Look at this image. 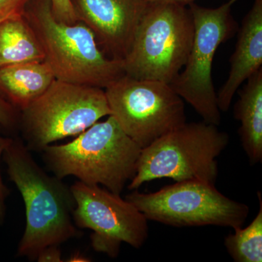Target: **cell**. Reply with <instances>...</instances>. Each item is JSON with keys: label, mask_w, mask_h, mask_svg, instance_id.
Returning a JSON list of instances; mask_svg holds the SVG:
<instances>
[{"label": "cell", "mask_w": 262, "mask_h": 262, "mask_svg": "<svg viewBox=\"0 0 262 262\" xmlns=\"http://www.w3.org/2000/svg\"><path fill=\"white\" fill-rule=\"evenodd\" d=\"M10 141H11L10 138L4 137V136H2L1 133H0V161H1V158L3 157L5 148L9 144ZM8 194H9V190L3 182L1 171H0V225H2L4 222L5 211H6L5 201H6Z\"/></svg>", "instance_id": "20"}, {"label": "cell", "mask_w": 262, "mask_h": 262, "mask_svg": "<svg viewBox=\"0 0 262 262\" xmlns=\"http://www.w3.org/2000/svg\"><path fill=\"white\" fill-rule=\"evenodd\" d=\"M38 261L59 262L62 261L61 252L58 246H51L44 248L37 258Z\"/></svg>", "instance_id": "21"}, {"label": "cell", "mask_w": 262, "mask_h": 262, "mask_svg": "<svg viewBox=\"0 0 262 262\" xmlns=\"http://www.w3.org/2000/svg\"><path fill=\"white\" fill-rule=\"evenodd\" d=\"M75 201L76 227L90 229L95 251L116 258L122 243L140 248L149 237L147 219L130 202L99 185L75 183L70 188Z\"/></svg>", "instance_id": "10"}, {"label": "cell", "mask_w": 262, "mask_h": 262, "mask_svg": "<svg viewBox=\"0 0 262 262\" xmlns=\"http://www.w3.org/2000/svg\"><path fill=\"white\" fill-rule=\"evenodd\" d=\"M239 0H228L215 8L189 5L194 20V38L184 69L170 83L207 123L219 126L221 111L212 77L213 58L221 44L232 38L237 24L232 14Z\"/></svg>", "instance_id": "8"}, {"label": "cell", "mask_w": 262, "mask_h": 262, "mask_svg": "<svg viewBox=\"0 0 262 262\" xmlns=\"http://www.w3.org/2000/svg\"><path fill=\"white\" fill-rule=\"evenodd\" d=\"M125 199L147 220L173 227H243L249 207L221 193L214 184L201 180L177 182L155 192L134 191Z\"/></svg>", "instance_id": "6"}, {"label": "cell", "mask_w": 262, "mask_h": 262, "mask_svg": "<svg viewBox=\"0 0 262 262\" xmlns=\"http://www.w3.org/2000/svg\"><path fill=\"white\" fill-rule=\"evenodd\" d=\"M148 3L146 0H76L73 5L78 20L93 31L112 58L122 61Z\"/></svg>", "instance_id": "11"}, {"label": "cell", "mask_w": 262, "mask_h": 262, "mask_svg": "<svg viewBox=\"0 0 262 262\" xmlns=\"http://www.w3.org/2000/svg\"><path fill=\"white\" fill-rule=\"evenodd\" d=\"M227 80L217 96L221 112L228 111L239 87L262 66V0H253L252 7L243 20L237 44L230 59Z\"/></svg>", "instance_id": "12"}, {"label": "cell", "mask_w": 262, "mask_h": 262, "mask_svg": "<svg viewBox=\"0 0 262 262\" xmlns=\"http://www.w3.org/2000/svg\"><path fill=\"white\" fill-rule=\"evenodd\" d=\"M29 0H0V23L8 19L24 15Z\"/></svg>", "instance_id": "18"}, {"label": "cell", "mask_w": 262, "mask_h": 262, "mask_svg": "<svg viewBox=\"0 0 262 262\" xmlns=\"http://www.w3.org/2000/svg\"><path fill=\"white\" fill-rule=\"evenodd\" d=\"M56 79L46 61L26 62L0 68V96L23 111Z\"/></svg>", "instance_id": "13"}, {"label": "cell", "mask_w": 262, "mask_h": 262, "mask_svg": "<svg viewBox=\"0 0 262 262\" xmlns=\"http://www.w3.org/2000/svg\"><path fill=\"white\" fill-rule=\"evenodd\" d=\"M18 120V110L0 96V125L7 129L14 128Z\"/></svg>", "instance_id": "19"}, {"label": "cell", "mask_w": 262, "mask_h": 262, "mask_svg": "<svg viewBox=\"0 0 262 262\" xmlns=\"http://www.w3.org/2000/svg\"><path fill=\"white\" fill-rule=\"evenodd\" d=\"M148 3H173L182 5H189L191 3H194L195 0H146Z\"/></svg>", "instance_id": "22"}, {"label": "cell", "mask_w": 262, "mask_h": 262, "mask_svg": "<svg viewBox=\"0 0 262 262\" xmlns=\"http://www.w3.org/2000/svg\"><path fill=\"white\" fill-rule=\"evenodd\" d=\"M185 5L149 3L123 63L125 75L170 84L187 61L194 38Z\"/></svg>", "instance_id": "5"}, {"label": "cell", "mask_w": 262, "mask_h": 262, "mask_svg": "<svg viewBox=\"0 0 262 262\" xmlns=\"http://www.w3.org/2000/svg\"><path fill=\"white\" fill-rule=\"evenodd\" d=\"M24 15L57 80L106 89L125 75L122 61L103 54L94 33L83 22L69 24L57 20L50 0Z\"/></svg>", "instance_id": "3"}, {"label": "cell", "mask_w": 262, "mask_h": 262, "mask_svg": "<svg viewBox=\"0 0 262 262\" xmlns=\"http://www.w3.org/2000/svg\"><path fill=\"white\" fill-rule=\"evenodd\" d=\"M3 157L25 204L26 228L17 255L33 261L44 248L80 237L82 232L72 216L75 201L70 188L48 175L19 139H11Z\"/></svg>", "instance_id": "1"}, {"label": "cell", "mask_w": 262, "mask_h": 262, "mask_svg": "<svg viewBox=\"0 0 262 262\" xmlns=\"http://www.w3.org/2000/svg\"><path fill=\"white\" fill-rule=\"evenodd\" d=\"M141 149L110 115L71 142L48 145L42 151L45 163L58 178L74 176L84 184H101L120 194L136 175Z\"/></svg>", "instance_id": "2"}, {"label": "cell", "mask_w": 262, "mask_h": 262, "mask_svg": "<svg viewBox=\"0 0 262 262\" xmlns=\"http://www.w3.org/2000/svg\"><path fill=\"white\" fill-rule=\"evenodd\" d=\"M229 136L203 121L183 124L141 149L130 190L155 179L177 182L201 180L215 184L217 158L228 145Z\"/></svg>", "instance_id": "4"}, {"label": "cell", "mask_w": 262, "mask_h": 262, "mask_svg": "<svg viewBox=\"0 0 262 262\" xmlns=\"http://www.w3.org/2000/svg\"><path fill=\"white\" fill-rule=\"evenodd\" d=\"M105 94L110 115L141 149L186 122L184 101L170 84L125 75Z\"/></svg>", "instance_id": "9"}, {"label": "cell", "mask_w": 262, "mask_h": 262, "mask_svg": "<svg viewBox=\"0 0 262 262\" xmlns=\"http://www.w3.org/2000/svg\"><path fill=\"white\" fill-rule=\"evenodd\" d=\"M52 11L57 20L72 24L78 21L72 0H50Z\"/></svg>", "instance_id": "17"}, {"label": "cell", "mask_w": 262, "mask_h": 262, "mask_svg": "<svg viewBox=\"0 0 262 262\" xmlns=\"http://www.w3.org/2000/svg\"><path fill=\"white\" fill-rule=\"evenodd\" d=\"M45 61L44 52L24 15L0 23V68Z\"/></svg>", "instance_id": "15"}, {"label": "cell", "mask_w": 262, "mask_h": 262, "mask_svg": "<svg viewBox=\"0 0 262 262\" xmlns=\"http://www.w3.org/2000/svg\"><path fill=\"white\" fill-rule=\"evenodd\" d=\"M21 112L27 148L41 151L54 141L79 135L111 115L103 89L57 79Z\"/></svg>", "instance_id": "7"}, {"label": "cell", "mask_w": 262, "mask_h": 262, "mask_svg": "<svg viewBox=\"0 0 262 262\" xmlns=\"http://www.w3.org/2000/svg\"><path fill=\"white\" fill-rule=\"evenodd\" d=\"M259 209L254 220L246 228L234 229L225 239L227 252L235 262L262 261V198L257 192Z\"/></svg>", "instance_id": "16"}, {"label": "cell", "mask_w": 262, "mask_h": 262, "mask_svg": "<svg viewBox=\"0 0 262 262\" xmlns=\"http://www.w3.org/2000/svg\"><path fill=\"white\" fill-rule=\"evenodd\" d=\"M239 91L234 116L241 122V144L251 164L262 161V68Z\"/></svg>", "instance_id": "14"}]
</instances>
